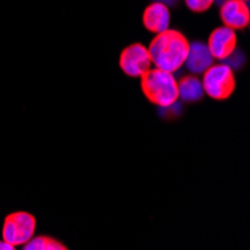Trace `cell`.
I'll use <instances>...</instances> for the list:
<instances>
[{
	"instance_id": "30bf717a",
	"label": "cell",
	"mask_w": 250,
	"mask_h": 250,
	"mask_svg": "<svg viewBox=\"0 0 250 250\" xmlns=\"http://www.w3.org/2000/svg\"><path fill=\"white\" fill-rule=\"evenodd\" d=\"M206 95L202 88V83L195 75H186L178 83V99L185 104H195L202 99Z\"/></svg>"
},
{
	"instance_id": "7a4b0ae2",
	"label": "cell",
	"mask_w": 250,
	"mask_h": 250,
	"mask_svg": "<svg viewBox=\"0 0 250 250\" xmlns=\"http://www.w3.org/2000/svg\"><path fill=\"white\" fill-rule=\"evenodd\" d=\"M140 78L143 95L150 101V104L165 108L178 101V81L172 72L154 67V69H148Z\"/></svg>"
},
{
	"instance_id": "9c48e42d",
	"label": "cell",
	"mask_w": 250,
	"mask_h": 250,
	"mask_svg": "<svg viewBox=\"0 0 250 250\" xmlns=\"http://www.w3.org/2000/svg\"><path fill=\"white\" fill-rule=\"evenodd\" d=\"M214 59L207 47V43H204L201 41L190 42L189 45V53L186 56L185 64L188 67V71L192 75H199L204 74L208 67L213 64Z\"/></svg>"
},
{
	"instance_id": "4fadbf2b",
	"label": "cell",
	"mask_w": 250,
	"mask_h": 250,
	"mask_svg": "<svg viewBox=\"0 0 250 250\" xmlns=\"http://www.w3.org/2000/svg\"><path fill=\"white\" fill-rule=\"evenodd\" d=\"M223 63L228 64L231 69H240V67L243 66V63H244V56H243V53L240 50H235L231 56H228L223 60Z\"/></svg>"
},
{
	"instance_id": "6da1fadb",
	"label": "cell",
	"mask_w": 250,
	"mask_h": 250,
	"mask_svg": "<svg viewBox=\"0 0 250 250\" xmlns=\"http://www.w3.org/2000/svg\"><path fill=\"white\" fill-rule=\"evenodd\" d=\"M190 42L188 38L175 29H167L161 33L154 35L150 42L148 54L151 64L162 71L177 72L185 64L186 56L189 53Z\"/></svg>"
},
{
	"instance_id": "8992f818",
	"label": "cell",
	"mask_w": 250,
	"mask_h": 250,
	"mask_svg": "<svg viewBox=\"0 0 250 250\" xmlns=\"http://www.w3.org/2000/svg\"><path fill=\"white\" fill-rule=\"evenodd\" d=\"M219 14L223 26L232 30H244L250 22V9L244 0H223Z\"/></svg>"
},
{
	"instance_id": "52a82bcc",
	"label": "cell",
	"mask_w": 250,
	"mask_h": 250,
	"mask_svg": "<svg viewBox=\"0 0 250 250\" xmlns=\"http://www.w3.org/2000/svg\"><path fill=\"white\" fill-rule=\"evenodd\" d=\"M207 47L213 56V59H217L223 62L228 56H231L237 50V33L235 30L220 26L211 32L208 36Z\"/></svg>"
},
{
	"instance_id": "5b68a950",
	"label": "cell",
	"mask_w": 250,
	"mask_h": 250,
	"mask_svg": "<svg viewBox=\"0 0 250 250\" xmlns=\"http://www.w3.org/2000/svg\"><path fill=\"white\" fill-rule=\"evenodd\" d=\"M119 64L122 71L132 78H140L151 69V59L148 50L140 42H133L120 53Z\"/></svg>"
},
{
	"instance_id": "7c38bea8",
	"label": "cell",
	"mask_w": 250,
	"mask_h": 250,
	"mask_svg": "<svg viewBox=\"0 0 250 250\" xmlns=\"http://www.w3.org/2000/svg\"><path fill=\"white\" fill-rule=\"evenodd\" d=\"M216 0H185L186 6L192 11V12H196V14H202L208 11L213 5H214Z\"/></svg>"
},
{
	"instance_id": "3957f363",
	"label": "cell",
	"mask_w": 250,
	"mask_h": 250,
	"mask_svg": "<svg viewBox=\"0 0 250 250\" xmlns=\"http://www.w3.org/2000/svg\"><path fill=\"white\" fill-rule=\"evenodd\" d=\"M204 93L216 101H226L232 96L235 92V75L234 69L226 63H217L211 64L208 69L204 72V77L201 80Z\"/></svg>"
},
{
	"instance_id": "9a60e30c",
	"label": "cell",
	"mask_w": 250,
	"mask_h": 250,
	"mask_svg": "<svg viewBox=\"0 0 250 250\" xmlns=\"http://www.w3.org/2000/svg\"><path fill=\"white\" fill-rule=\"evenodd\" d=\"M244 2H249V0H244Z\"/></svg>"
},
{
	"instance_id": "ba28073f",
	"label": "cell",
	"mask_w": 250,
	"mask_h": 250,
	"mask_svg": "<svg viewBox=\"0 0 250 250\" xmlns=\"http://www.w3.org/2000/svg\"><path fill=\"white\" fill-rule=\"evenodd\" d=\"M171 24V12L168 5L162 2L150 3L143 12V26L153 35L161 33L169 29Z\"/></svg>"
},
{
	"instance_id": "8fae6325",
	"label": "cell",
	"mask_w": 250,
	"mask_h": 250,
	"mask_svg": "<svg viewBox=\"0 0 250 250\" xmlns=\"http://www.w3.org/2000/svg\"><path fill=\"white\" fill-rule=\"evenodd\" d=\"M66 249L67 247L63 243L47 235L32 237L24 244V250H66Z\"/></svg>"
},
{
	"instance_id": "5bb4252c",
	"label": "cell",
	"mask_w": 250,
	"mask_h": 250,
	"mask_svg": "<svg viewBox=\"0 0 250 250\" xmlns=\"http://www.w3.org/2000/svg\"><path fill=\"white\" fill-rule=\"evenodd\" d=\"M15 247L12 244H9L8 241H0V250H14Z\"/></svg>"
},
{
	"instance_id": "277c9868",
	"label": "cell",
	"mask_w": 250,
	"mask_h": 250,
	"mask_svg": "<svg viewBox=\"0 0 250 250\" xmlns=\"http://www.w3.org/2000/svg\"><path fill=\"white\" fill-rule=\"evenodd\" d=\"M36 231V217L27 211H15L6 216L3 223V240L17 246H24Z\"/></svg>"
}]
</instances>
